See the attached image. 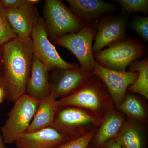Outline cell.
<instances>
[{
	"instance_id": "7a4b0ae2",
	"label": "cell",
	"mask_w": 148,
	"mask_h": 148,
	"mask_svg": "<svg viewBox=\"0 0 148 148\" xmlns=\"http://www.w3.org/2000/svg\"><path fill=\"white\" fill-rule=\"evenodd\" d=\"M56 104L58 108L73 106L84 109L102 119L114 106L106 86L100 78L94 75L71 95L56 100Z\"/></svg>"
},
{
	"instance_id": "44dd1931",
	"label": "cell",
	"mask_w": 148,
	"mask_h": 148,
	"mask_svg": "<svg viewBox=\"0 0 148 148\" xmlns=\"http://www.w3.org/2000/svg\"><path fill=\"white\" fill-rule=\"evenodd\" d=\"M121 6V16L136 12L148 13V0H115Z\"/></svg>"
},
{
	"instance_id": "9c48e42d",
	"label": "cell",
	"mask_w": 148,
	"mask_h": 148,
	"mask_svg": "<svg viewBox=\"0 0 148 148\" xmlns=\"http://www.w3.org/2000/svg\"><path fill=\"white\" fill-rule=\"evenodd\" d=\"M129 15L104 16L96 22V32L92 45L93 54L106 47L128 38L126 29Z\"/></svg>"
},
{
	"instance_id": "83f0119b",
	"label": "cell",
	"mask_w": 148,
	"mask_h": 148,
	"mask_svg": "<svg viewBox=\"0 0 148 148\" xmlns=\"http://www.w3.org/2000/svg\"><path fill=\"white\" fill-rule=\"evenodd\" d=\"M5 100V94L3 88L0 86V105Z\"/></svg>"
},
{
	"instance_id": "9a60e30c",
	"label": "cell",
	"mask_w": 148,
	"mask_h": 148,
	"mask_svg": "<svg viewBox=\"0 0 148 148\" xmlns=\"http://www.w3.org/2000/svg\"><path fill=\"white\" fill-rule=\"evenodd\" d=\"M113 139L123 148H148L147 124L127 118Z\"/></svg>"
},
{
	"instance_id": "e0dca14e",
	"label": "cell",
	"mask_w": 148,
	"mask_h": 148,
	"mask_svg": "<svg viewBox=\"0 0 148 148\" xmlns=\"http://www.w3.org/2000/svg\"><path fill=\"white\" fill-rule=\"evenodd\" d=\"M126 117L114 106L102 119L89 145L92 148H100L104 143L114 139L119 132Z\"/></svg>"
},
{
	"instance_id": "cb8c5ba5",
	"label": "cell",
	"mask_w": 148,
	"mask_h": 148,
	"mask_svg": "<svg viewBox=\"0 0 148 148\" xmlns=\"http://www.w3.org/2000/svg\"><path fill=\"white\" fill-rule=\"evenodd\" d=\"M131 29L137 33L144 41H148V17L138 16L131 23Z\"/></svg>"
},
{
	"instance_id": "5bb4252c",
	"label": "cell",
	"mask_w": 148,
	"mask_h": 148,
	"mask_svg": "<svg viewBox=\"0 0 148 148\" xmlns=\"http://www.w3.org/2000/svg\"><path fill=\"white\" fill-rule=\"evenodd\" d=\"M6 15L12 31L17 37L21 38L30 37L35 23L40 16L38 8L34 4L6 9Z\"/></svg>"
},
{
	"instance_id": "30bf717a",
	"label": "cell",
	"mask_w": 148,
	"mask_h": 148,
	"mask_svg": "<svg viewBox=\"0 0 148 148\" xmlns=\"http://www.w3.org/2000/svg\"><path fill=\"white\" fill-rule=\"evenodd\" d=\"M92 74L100 78L106 86L115 107L123 102L127 88L138 77L137 72L111 70L101 66L96 61Z\"/></svg>"
},
{
	"instance_id": "277c9868",
	"label": "cell",
	"mask_w": 148,
	"mask_h": 148,
	"mask_svg": "<svg viewBox=\"0 0 148 148\" xmlns=\"http://www.w3.org/2000/svg\"><path fill=\"white\" fill-rule=\"evenodd\" d=\"M102 121L89 111L65 106L58 108L51 127L66 135L78 137L96 131Z\"/></svg>"
},
{
	"instance_id": "2e32d148",
	"label": "cell",
	"mask_w": 148,
	"mask_h": 148,
	"mask_svg": "<svg viewBox=\"0 0 148 148\" xmlns=\"http://www.w3.org/2000/svg\"><path fill=\"white\" fill-rule=\"evenodd\" d=\"M49 71L34 55L31 75L27 84L25 93L38 101L50 94Z\"/></svg>"
},
{
	"instance_id": "8fae6325",
	"label": "cell",
	"mask_w": 148,
	"mask_h": 148,
	"mask_svg": "<svg viewBox=\"0 0 148 148\" xmlns=\"http://www.w3.org/2000/svg\"><path fill=\"white\" fill-rule=\"evenodd\" d=\"M50 82V93L57 100L65 98L78 89L93 74L80 67L72 69H56L53 71Z\"/></svg>"
},
{
	"instance_id": "4316f807",
	"label": "cell",
	"mask_w": 148,
	"mask_h": 148,
	"mask_svg": "<svg viewBox=\"0 0 148 148\" xmlns=\"http://www.w3.org/2000/svg\"><path fill=\"white\" fill-rule=\"evenodd\" d=\"M3 46L0 44V85L2 76L3 68Z\"/></svg>"
},
{
	"instance_id": "6da1fadb",
	"label": "cell",
	"mask_w": 148,
	"mask_h": 148,
	"mask_svg": "<svg viewBox=\"0 0 148 148\" xmlns=\"http://www.w3.org/2000/svg\"><path fill=\"white\" fill-rule=\"evenodd\" d=\"M2 76L0 86L5 100L15 102L25 93L33 64L31 37H16L3 45Z\"/></svg>"
},
{
	"instance_id": "d4e9b609",
	"label": "cell",
	"mask_w": 148,
	"mask_h": 148,
	"mask_svg": "<svg viewBox=\"0 0 148 148\" xmlns=\"http://www.w3.org/2000/svg\"><path fill=\"white\" fill-rule=\"evenodd\" d=\"M39 0H1V3L6 9H12L28 4L35 5Z\"/></svg>"
},
{
	"instance_id": "603a6c76",
	"label": "cell",
	"mask_w": 148,
	"mask_h": 148,
	"mask_svg": "<svg viewBox=\"0 0 148 148\" xmlns=\"http://www.w3.org/2000/svg\"><path fill=\"white\" fill-rule=\"evenodd\" d=\"M96 131L69 140L55 148H87Z\"/></svg>"
},
{
	"instance_id": "484cf974",
	"label": "cell",
	"mask_w": 148,
	"mask_h": 148,
	"mask_svg": "<svg viewBox=\"0 0 148 148\" xmlns=\"http://www.w3.org/2000/svg\"><path fill=\"white\" fill-rule=\"evenodd\" d=\"M100 148H123L113 139L107 141Z\"/></svg>"
},
{
	"instance_id": "4fadbf2b",
	"label": "cell",
	"mask_w": 148,
	"mask_h": 148,
	"mask_svg": "<svg viewBox=\"0 0 148 148\" xmlns=\"http://www.w3.org/2000/svg\"><path fill=\"white\" fill-rule=\"evenodd\" d=\"M70 10L85 25L119 10L115 4L101 0H66Z\"/></svg>"
},
{
	"instance_id": "7c38bea8",
	"label": "cell",
	"mask_w": 148,
	"mask_h": 148,
	"mask_svg": "<svg viewBox=\"0 0 148 148\" xmlns=\"http://www.w3.org/2000/svg\"><path fill=\"white\" fill-rule=\"evenodd\" d=\"M76 138L51 127L26 132L18 138L15 144L18 148H55Z\"/></svg>"
},
{
	"instance_id": "52a82bcc",
	"label": "cell",
	"mask_w": 148,
	"mask_h": 148,
	"mask_svg": "<svg viewBox=\"0 0 148 148\" xmlns=\"http://www.w3.org/2000/svg\"><path fill=\"white\" fill-rule=\"evenodd\" d=\"M97 21L86 24L79 32L65 35L51 42L71 51L78 60L80 69L91 73L95 67L92 45Z\"/></svg>"
},
{
	"instance_id": "3957f363",
	"label": "cell",
	"mask_w": 148,
	"mask_h": 148,
	"mask_svg": "<svg viewBox=\"0 0 148 148\" xmlns=\"http://www.w3.org/2000/svg\"><path fill=\"white\" fill-rule=\"evenodd\" d=\"M43 14L51 42L65 35L79 32L86 25L60 0H45Z\"/></svg>"
},
{
	"instance_id": "d6986e66",
	"label": "cell",
	"mask_w": 148,
	"mask_h": 148,
	"mask_svg": "<svg viewBox=\"0 0 148 148\" xmlns=\"http://www.w3.org/2000/svg\"><path fill=\"white\" fill-rule=\"evenodd\" d=\"M147 100L138 94L127 92L123 102L115 107L126 117L147 124L148 111Z\"/></svg>"
},
{
	"instance_id": "f1b7e54d",
	"label": "cell",
	"mask_w": 148,
	"mask_h": 148,
	"mask_svg": "<svg viewBox=\"0 0 148 148\" xmlns=\"http://www.w3.org/2000/svg\"><path fill=\"white\" fill-rule=\"evenodd\" d=\"M6 145L2 135L0 133V148H8Z\"/></svg>"
},
{
	"instance_id": "ac0fdd59",
	"label": "cell",
	"mask_w": 148,
	"mask_h": 148,
	"mask_svg": "<svg viewBox=\"0 0 148 148\" xmlns=\"http://www.w3.org/2000/svg\"><path fill=\"white\" fill-rule=\"evenodd\" d=\"M56 100L55 96L50 93L47 98L40 101L27 132H35L51 127L58 110L56 104Z\"/></svg>"
},
{
	"instance_id": "8992f818",
	"label": "cell",
	"mask_w": 148,
	"mask_h": 148,
	"mask_svg": "<svg viewBox=\"0 0 148 148\" xmlns=\"http://www.w3.org/2000/svg\"><path fill=\"white\" fill-rule=\"evenodd\" d=\"M14 103L4 124L1 127L5 143L9 145L15 143L19 137L27 132L40 101L25 93Z\"/></svg>"
},
{
	"instance_id": "ba28073f",
	"label": "cell",
	"mask_w": 148,
	"mask_h": 148,
	"mask_svg": "<svg viewBox=\"0 0 148 148\" xmlns=\"http://www.w3.org/2000/svg\"><path fill=\"white\" fill-rule=\"evenodd\" d=\"M34 55L49 71L56 69H72L80 66L76 63L67 62L62 58L48 36L43 18L39 16L34 24L30 36Z\"/></svg>"
},
{
	"instance_id": "7402d4cb",
	"label": "cell",
	"mask_w": 148,
	"mask_h": 148,
	"mask_svg": "<svg viewBox=\"0 0 148 148\" xmlns=\"http://www.w3.org/2000/svg\"><path fill=\"white\" fill-rule=\"evenodd\" d=\"M6 11L0 0V44L2 45L17 37L9 24Z\"/></svg>"
},
{
	"instance_id": "ffe728a7",
	"label": "cell",
	"mask_w": 148,
	"mask_h": 148,
	"mask_svg": "<svg viewBox=\"0 0 148 148\" xmlns=\"http://www.w3.org/2000/svg\"><path fill=\"white\" fill-rule=\"evenodd\" d=\"M127 71L137 72L138 79L127 89V92L135 93L148 99V58L137 60L130 64Z\"/></svg>"
},
{
	"instance_id": "f546056e",
	"label": "cell",
	"mask_w": 148,
	"mask_h": 148,
	"mask_svg": "<svg viewBox=\"0 0 148 148\" xmlns=\"http://www.w3.org/2000/svg\"><path fill=\"white\" fill-rule=\"evenodd\" d=\"M87 148H92V147H91L90 145H88V147Z\"/></svg>"
},
{
	"instance_id": "5b68a950",
	"label": "cell",
	"mask_w": 148,
	"mask_h": 148,
	"mask_svg": "<svg viewBox=\"0 0 148 148\" xmlns=\"http://www.w3.org/2000/svg\"><path fill=\"white\" fill-rule=\"evenodd\" d=\"M146 47L139 41L128 38L115 43L93 54L94 59L101 66L115 71H127L132 62L143 57Z\"/></svg>"
}]
</instances>
